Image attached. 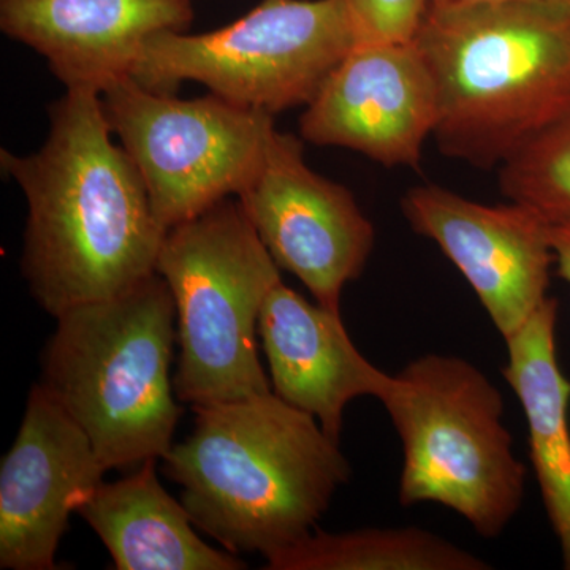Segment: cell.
Masks as SVG:
<instances>
[{"label": "cell", "mask_w": 570, "mask_h": 570, "mask_svg": "<svg viewBox=\"0 0 570 570\" xmlns=\"http://www.w3.org/2000/svg\"><path fill=\"white\" fill-rule=\"evenodd\" d=\"M50 122L39 151L2 149L0 167L28 200L22 275L58 317L153 276L168 228L129 154L111 140L100 94L67 89Z\"/></svg>", "instance_id": "1"}, {"label": "cell", "mask_w": 570, "mask_h": 570, "mask_svg": "<svg viewBox=\"0 0 570 570\" xmlns=\"http://www.w3.org/2000/svg\"><path fill=\"white\" fill-rule=\"evenodd\" d=\"M194 411L193 433L165 453V474L195 527L230 553L268 558L294 546L351 479L340 442L273 392Z\"/></svg>", "instance_id": "2"}, {"label": "cell", "mask_w": 570, "mask_h": 570, "mask_svg": "<svg viewBox=\"0 0 570 570\" xmlns=\"http://www.w3.org/2000/svg\"><path fill=\"white\" fill-rule=\"evenodd\" d=\"M436 86L433 137L491 170L570 108V6L426 9L414 39Z\"/></svg>", "instance_id": "3"}, {"label": "cell", "mask_w": 570, "mask_h": 570, "mask_svg": "<svg viewBox=\"0 0 570 570\" xmlns=\"http://www.w3.org/2000/svg\"><path fill=\"white\" fill-rule=\"evenodd\" d=\"M56 321L41 387L88 434L105 468L163 460L183 415L170 371L176 307L164 277L154 273Z\"/></svg>", "instance_id": "4"}, {"label": "cell", "mask_w": 570, "mask_h": 570, "mask_svg": "<svg viewBox=\"0 0 570 570\" xmlns=\"http://www.w3.org/2000/svg\"><path fill=\"white\" fill-rule=\"evenodd\" d=\"M381 403L403 444L401 504L436 502L482 538L501 535L523 504L527 468L497 385L468 360L430 354L395 374Z\"/></svg>", "instance_id": "5"}, {"label": "cell", "mask_w": 570, "mask_h": 570, "mask_svg": "<svg viewBox=\"0 0 570 570\" xmlns=\"http://www.w3.org/2000/svg\"><path fill=\"white\" fill-rule=\"evenodd\" d=\"M279 269L238 198L167 232L156 273L174 295L179 401L197 409L273 392L257 333Z\"/></svg>", "instance_id": "6"}, {"label": "cell", "mask_w": 570, "mask_h": 570, "mask_svg": "<svg viewBox=\"0 0 570 570\" xmlns=\"http://www.w3.org/2000/svg\"><path fill=\"white\" fill-rule=\"evenodd\" d=\"M360 41L351 0H262L216 31L149 37L129 75L164 94L197 81L228 102L276 116L309 105Z\"/></svg>", "instance_id": "7"}, {"label": "cell", "mask_w": 570, "mask_h": 570, "mask_svg": "<svg viewBox=\"0 0 570 570\" xmlns=\"http://www.w3.org/2000/svg\"><path fill=\"white\" fill-rule=\"evenodd\" d=\"M151 195L165 228L186 223L245 189L275 132V116L208 94L183 100L154 92L130 75L100 94Z\"/></svg>", "instance_id": "8"}, {"label": "cell", "mask_w": 570, "mask_h": 570, "mask_svg": "<svg viewBox=\"0 0 570 570\" xmlns=\"http://www.w3.org/2000/svg\"><path fill=\"white\" fill-rule=\"evenodd\" d=\"M276 265L340 313L344 287L365 272L374 225L343 184L307 167L303 141L275 129L257 171L238 194Z\"/></svg>", "instance_id": "9"}, {"label": "cell", "mask_w": 570, "mask_h": 570, "mask_svg": "<svg viewBox=\"0 0 570 570\" xmlns=\"http://www.w3.org/2000/svg\"><path fill=\"white\" fill-rule=\"evenodd\" d=\"M401 209L459 268L504 341L549 299L551 224L534 209L479 204L436 184L412 187Z\"/></svg>", "instance_id": "10"}, {"label": "cell", "mask_w": 570, "mask_h": 570, "mask_svg": "<svg viewBox=\"0 0 570 570\" xmlns=\"http://www.w3.org/2000/svg\"><path fill=\"white\" fill-rule=\"evenodd\" d=\"M436 119V86L415 41H360L306 105L299 134L384 167L417 168Z\"/></svg>", "instance_id": "11"}, {"label": "cell", "mask_w": 570, "mask_h": 570, "mask_svg": "<svg viewBox=\"0 0 570 570\" xmlns=\"http://www.w3.org/2000/svg\"><path fill=\"white\" fill-rule=\"evenodd\" d=\"M107 471L88 434L41 384L33 385L0 466V568L56 569L70 513Z\"/></svg>", "instance_id": "12"}, {"label": "cell", "mask_w": 570, "mask_h": 570, "mask_svg": "<svg viewBox=\"0 0 570 570\" xmlns=\"http://www.w3.org/2000/svg\"><path fill=\"white\" fill-rule=\"evenodd\" d=\"M193 0H0V29L47 59L67 89L102 94L145 41L186 31Z\"/></svg>", "instance_id": "13"}, {"label": "cell", "mask_w": 570, "mask_h": 570, "mask_svg": "<svg viewBox=\"0 0 570 570\" xmlns=\"http://www.w3.org/2000/svg\"><path fill=\"white\" fill-rule=\"evenodd\" d=\"M258 335L273 393L321 423L340 442L344 411L360 396L384 397L392 374L384 373L352 343L341 313L307 302L277 283L266 296Z\"/></svg>", "instance_id": "14"}, {"label": "cell", "mask_w": 570, "mask_h": 570, "mask_svg": "<svg viewBox=\"0 0 570 570\" xmlns=\"http://www.w3.org/2000/svg\"><path fill=\"white\" fill-rule=\"evenodd\" d=\"M157 460L129 478L100 483L77 509L110 551L118 570H239L246 562L209 547L194 521L160 485Z\"/></svg>", "instance_id": "15"}, {"label": "cell", "mask_w": 570, "mask_h": 570, "mask_svg": "<svg viewBox=\"0 0 570 570\" xmlns=\"http://www.w3.org/2000/svg\"><path fill=\"white\" fill-rule=\"evenodd\" d=\"M558 302L549 296L508 344L504 377L519 396L547 515L570 570V381L557 351Z\"/></svg>", "instance_id": "16"}, {"label": "cell", "mask_w": 570, "mask_h": 570, "mask_svg": "<svg viewBox=\"0 0 570 570\" xmlns=\"http://www.w3.org/2000/svg\"><path fill=\"white\" fill-rule=\"evenodd\" d=\"M268 570H489L490 562L450 540L407 528L316 531L266 558Z\"/></svg>", "instance_id": "17"}, {"label": "cell", "mask_w": 570, "mask_h": 570, "mask_svg": "<svg viewBox=\"0 0 570 570\" xmlns=\"http://www.w3.org/2000/svg\"><path fill=\"white\" fill-rule=\"evenodd\" d=\"M510 202L538 212L551 225L570 223V108L498 168Z\"/></svg>", "instance_id": "18"}, {"label": "cell", "mask_w": 570, "mask_h": 570, "mask_svg": "<svg viewBox=\"0 0 570 570\" xmlns=\"http://www.w3.org/2000/svg\"><path fill=\"white\" fill-rule=\"evenodd\" d=\"M362 41H411L428 9V0H351Z\"/></svg>", "instance_id": "19"}, {"label": "cell", "mask_w": 570, "mask_h": 570, "mask_svg": "<svg viewBox=\"0 0 570 570\" xmlns=\"http://www.w3.org/2000/svg\"><path fill=\"white\" fill-rule=\"evenodd\" d=\"M550 238L558 275L570 284V223L551 225Z\"/></svg>", "instance_id": "20"}, {"label": "cell", "mask_w": 570, "mask_h": 570, "mask_svg": "<svg viewBox=\"0 0 570 570\" xmlns=\"http://www.w3.org/2000/svg\"><path fill=\"white\" fill-rule=\"evenodd\" d=\"M501 2H540L553 3V6H570V0H428V9H455V7Z\"/></svg>", "instance_id": "21"}]
</instances>
